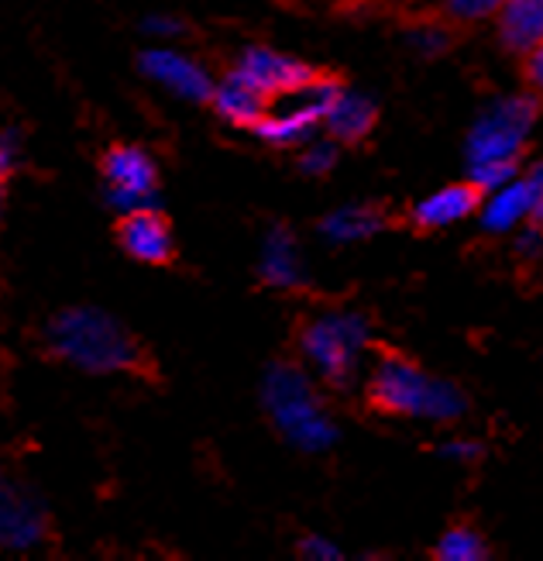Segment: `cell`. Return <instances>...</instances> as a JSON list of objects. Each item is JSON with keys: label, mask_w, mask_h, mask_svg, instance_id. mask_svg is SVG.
Here are the masks:
<instances>
[{"label": "cell", "mask_w": 543, "mask_h": 561, "mask_svg": "<svg viewBox=\"0 0 543 561\" xmlns=\"http://www.w3.org/2000/svg\"><path fill=\"white\" fill-rule=\"evenodd\" d=\"M488 201V186L482 180H461V183H451L437 190L434 197H427L424 204H416L413 214H409V228L416 234H430V231H440L454 221H464V217H472L485 207Z\"/></svg>", "instance_id": "obj_10"}, {"label": "cell", "mask_w": 543, "mask_h": 561, "mask_svg": "<svg viewBox=\"0 0 543 561\" xmlns=\"http://www.w3.org/2000/svg\"><path fill=\"white\" fill-rule=\"evenodd\" d=\"M210 107L228 121L234 128H258L262 121L272 114V96H265L258 87H252L249 80H241L238 72H228L224 80L213 87Z\"/></svg>", "instance_id": "obj_12"}, {"label": "cell", "mask_w": 543, "mask_h": 561, "mask_svg": "<svg viewBox=\"0 0 543 561\" xmlns=\"http://www.w3.org/2000/svg\"><path fill=\"white\" fill-rule=\"evenodd\" d=\"M540 114V101H509L496 111V117H488L485 125L472 135V156L475 162H516L523 156V135L533 125V117Z\"/></svg>", "instance_id": "obj_6"}, {"label": "cell", "mask_w": 543, "mask_h": 561, "mask_svg": "<svg viewBox=\"0 0 543 561\" xmlns=\"http://www.w3.org/2000/svg\"><path fill=\"white\" fill-rule=\"evenodd\" d=\"M117 245L141 265L176 262V238H172V225L159 207H138L120 214Z\"/></svg>", "instance_id": "obj_8"}, {"label": "cell", "mask_w": 543, "mask_h": 561, "mask_svg": "<svg viewBox=\"0 0 543 561\" xmlns=\"http://www.w3.org/2000/svg\"><path fill=\"white\" fill-rule=\"evenodd\" d=\"M520 80L530 93H536L543 101V42L533 45L530 53L520 59Z\"/></svg>", "instance_id": "obj_20"}, {"label": "cell", "mask_w": 543, "mask_h": 561, "mask_svg": "<svg viewBox=\"0 0 543 561\" xmlns=\"http://www.w3.org/2000/svg\"><path fill=\"white\" fill-rule=\"evenodd\" d=\"M42 348L69 369L86 376H138L159 379V365L125 321L101 307H66L48 317Z\"/></svg>", "instance_id": "obj_1"}, {"label": "cell", "mask_w": 543, "mask_h": 561, "mask_svg": "<svg viewBox=\"0 0 543 561\" xmlns=\"http://www.w3.org/2000/svg\"><path fill=\"white\" fill-rule=\"evenodd\" d=\"M300 348L310 362L320 365L334 386H344L355 369V328L340 321H303L300 324Z\"/></svg>", "instance_id": "obj_9"}, {"label": "cell", "mask_w": 543, "mask_h": 561, "mask_svg": "<svg viewBox=\"0 0 543 561\" xmlns=\"http://www.w3.org/2000/svg\"><path fill=\"white\" fill-rule=\"evenodd\" d=\"M24 159V141L18 128H0V190H8Z\"/></svg>", "instance_id": "obj_19"}, {"label": "cell", "mask_w": 543, "mask_h": 561, "mask_svg": "<svg viewBox=\"0 0 543 561\" xmlns=\"http://www.w3.org/2000/svg\"><path fill=\"white\" fill-rule=\"evenodd\" d=\"M141 28L152 35V38H169V35H176L180 32V21H172V18H162V14H155V18H148Z\"/></svg>", "instance_id": "obj_23"}, {"label": "cell", "mask_w": 543, "mask_h": 561, "mask_svg": "<svg viewBox=\"0 0 543 561\" xmlns=\"http://www.w3.org/2000/svg\"><path fill=\"white\" fill-rule=\"evenodd\" d=\"M138 69L148 80H155L176 96H186V101H196V104H210L213 87H217L200 66L189 62L180 53H169V48H148V53H141Z\"/></svg>", "instance_id": "obj_11"}, {"label": "cell", "mask_w": 543, "mask_h": 561, "mask_svg": "<svg viewBox=\"0 0 543 561\" xmlns=\"http://www.w3.org/2000/svg\"><path fill=\"white\" fill-rule=\"evenodd\" d=\"M488 541L482 538V530L472 527V524H454L443 538L430 548L434 558L440 561H478V558H488Z\"/></svg>", "instance_id": "obj_16"}, {"label": "cell", "mask_w": 543, "mask_h": 561, "mask_svg": "<svg viewBox=\"0 0 543 561\" xmlns=\"http://www.w3.org/2000/svg\"><path fill=\"white\" fill-rule=\"evenodd\" d=\"M496 35L502 53L523 59L543 42V0H506L496 14Z\"/></svg>", "instance_id": "obj_13"}, {"label": "cell", "mask_w": 543, "mask_h": 561, "mask_svg": "<svg viewBox=\"0 0 543 561\" xmlns=\"http://www.w3.org/2000/svg\"><path fill=\"white\" fill-rule=\"evenodd\" d=\"M502 4L506 0H440V4L424 18H430V21L443 24L448 32L461 35V32H472L475 24L496 18Z\"/></svg>", "instance_id": "obj_15"}, {"label": "cell", "mask_w": 543, "mask_h": 561, "mask_svg": "<svg viewBox=\"0 0 543 561\" xmlns=\"http://www.w3.org/2000/svg\"><path fill=\"white\" fill-rule=\"evenodd\" d=\"M530 210V180L527 183H520V186H512V190H506L499 201H492V207H488V214H485V221L492 225V228H509L516 217L520 214H527Z\"/></svg>", "instance_id": "obj_17"}, {"label": "cell", "mask_w": 543, "mask_h": 561, "mask_svg": "<svg viewBox=\"0 0 543 561\" xmlns=\"http://www.w3.org/2000/svg\"><path fill=\"white\" fill-rule=\"evenodd\" d=\"M8 482H11V476H8L4 469H0V490H4V485H8Z\"/></svg>", "instance_id": "obj_25"}, {"label": "cell", "mask_w": 543, "mask_h": 561, "mask_svg": "<svg viewBox=\"0 0 543 561\" xmlns=\"http://www.w3.org/2000/svg\"><path fill=\"white\" fill-rule=\"evenodd\" d=\"M231 72H238L241 80H249L252 87H258L265 96L276 101V96L307 93L327 69L310 66V62L292 59V56H282V53H276V48L252 45L238 56Z\"/></svg>", "instance_id": "obj_5"}, {"label": "cell", "mask_w": 543, "mask_h": 561, "mask_svg": "<svg viewBox=\"0 0 543 561\" xmlns=\"http://www.w3.org/2000/svg\"><path fill=\"white\" fill-rule=\"evenodd\" d=\"M300 165L307 169V173H324V169H331L334 165V149H310L303 159H300Z\"/></svg>", "instance_id": "obj_22"}, {"label": "cell", "mask_w": 543, "mask_h": 561, "mask_svg": "<svg viewBox=\"0 0 543 561\" xmlns=\"http://www.w3.org/2000/svg\"><path fill=\"white\" fill-rule=\"evenodd\" d=\"M527 221L533 231H543V165L530 176V210H527Z\"/></svg>", "instance_id": "obj_21"}, {"label": "cell", "mask_w": 543, "mask_h": 561, "mask_svg": "<svg viewBox=\"0 0 543 561\" xmlns=\"http://www.w3.org/2000/svg\"><path fill=\"white\" fill-rule=\"evenodd\" d=\"M382 362L376 376L368 379L365 389V407L379 413V417H409L430 407V386L419 373V365L409 362V355L382 345L379 348Z\"/></svg>", "instance_id": "obj_3"}, {"label": "cell", "mask_w": 543, "mask_h": 561, "mask_svg": "<svg viewBox=\"0 0 543 561\" xmlns=\"http://www.w3.org/2000/svg\"><path fill=\"white\" fill-rule=\"evenodd\" d=\"M48 530H53V517H48L45 503L11 479L0 490V548L32 551L48 538Z\"/></svg>", "instance_id": "obj_7"}, {"label": "cell", "mask_w": 543, "mask_h": 561, "mask_svg": "<svg viewBox=\"0 0 543 561\" xmlns=\"http://www.w3.org/2000/svg\"><path fill=\"white\" fill-rule=\"evenodd\" d=\"M4 193H8V190H0V217H4Z\"/></svg>", "instance_id": "obj_26"}, {"label": "cell", "mask_w": 543, "mask_h": 561, "mask_svg": "<svg viewBox=\"0 0 543 561\" xmlns=\"http://www.w3.org/2000/svg\"><path fill=\"white\" fill-rule=\"evenodd\" d=\"M104 204L117 214L138 207H155L159 201V165L138 145H111L101 159Z\"/></svg>", "instance_id": "obj_4"}, {"label": "cell", "mask_w": 543, "mask_h": 561, "mask_svg": "<svg viewBox=\"0 0 543 561\" xmlns=\"http://www.w3.org/2000/svg\"><path fill=\"white\" fill-rule=\"evenodd\" d=\"M324 125H327L331 141L351 145V149H355V145H361L368 135L376 131V125H379V107L368 101V96L344 93L340 101L327 111Z\"/></svg>", "instance_id": "obj_14"}, {"label": "cell", "mask_w": 543, "mask_h": 561, "mask_svg": "<svg viewBox=\"0 0 543 561\" xmlns=\"http://www.w3.org/2000/svg\"><path fill=\"white\" fill-rule=\"evenodd\" d=\"M265 279L276 283V286H289L296 279V262H292V252L286 245L282 234H272L268 238V249H265Z\"/></svg>", "instance_id": "obj_18"}, {"label": "cell", "mask_w": 543, "mask_h": 561, "mask_svg": "<svg viewBox=\"0 0 543 561\" xmlns=\"http://www.w3.org/2000/svg\"><path fill=\"white\" fill-rule=\"evenodd\" d=\"M265 410L289 442L303 448H320L331 437L327 421L320 417V407L300 369L292 365H272L265 376Z\"/></svg>", "instance_id": "obj_2"}, {"label": "cell", "mask_w": 543, "mask_h": 561, "mask_svg": "<svg viewBox=\"0 0 543 561\" xmlns=\"http://www.w3.org/2000/svg\"><path fill=\"white\" fill-rule=\"evenodd\" d=\"M300 551H303V554H334V548L320 545V541H307V545H303Z\"/></svg>", "instance_id": "obj_24"}]
</instances>
